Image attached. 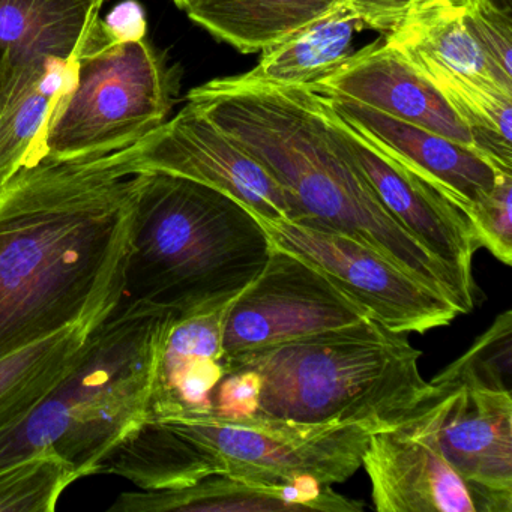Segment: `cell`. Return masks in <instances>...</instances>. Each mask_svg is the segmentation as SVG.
<instances>
[{"instance_id": "cell-1", "label": "cell", "mask_w": 512, "mask_h": 512, "mask_svg": "<svg viewBox=\"0 0 512 512\" xmlns=\"http://www.w3.org/2000/svg\"><path fill=\"white\" fill-rule=\"evenodd\" d=\"M133 232L134 176L110 155L11 176L0 187V358L112 313Z\"/></svg>"}, {"instance_id": "cell-2", "label": "cell", "mask_w": 512, "mask_h": 512, "mask_svg": "<svg viewBox=\"0 0 512 512\" xmlns=\"http://www.w3.org/2000/svg\"><path fill=\"white\" fill-rule=\"evenodd\" d=\"M188 103L274 178L293 223L350 236L442 293L458 313L472 311L475 296L380 205L307 86L223 77L194 88Z\"/></svg>"}, {"instance_id": "cell-3", "label": "cell", "mask_w": 512, "mask_h": 512, "mask_svg": "<svg viewBox=\"0 0 512 512\" xmlns=\"http://www.w3.org/2000/svg\"><path fill=\"white\" fill-rule=\"evenodd\" d=\"M134 176V232L122 305L182 314L235 298L262 271L271 241L224 191L164 172Z\"/></svg>"}, {"instance_id": "cell-4", "label": "cell", "mask_w": 512, "mask_h": 512, "mask_svg": "<svg viewBox=\"0 0 512 512\" xmlns=\"http://www.w3.org/2000/svg\"><path fill=\"white\" fill-rule=\"evenodd\" d=\"M421 352L376 319L304 340L226 358L227 370L262 379L259 418L305 424L406 421L436 386L422 377ZM254 416V418H256Z\"/></svg>"}, {"instance_id": "cell-5", "label": "cell", "mask_w": 512, "mask_h": 512, "mask_svg": "<svg viewBox=\"0 0 512 512\" xmlns=\"http://www.w3.org/2000/svg\"><path fill=\"white\" fill-rule=\"evenodd\" d=\"M175 313L118 304L74 370L22 421L0 433V473L55 454L80 478L145 419L155 356Z\"/></svg>"}, {"instance_id": "cell-6", "label": "cell", "mask_w": 512, "mask_h": 512, "mask_svg": "<svg viewBox=\"0 0 512 512\" xmlns=\"http://www.w3.org/2000/svg\"><path fill=\"white\" fill-rule=\"evenodd\" d=\"M175 74L148 40L113 44L100 17L77 53L73 89L55 110L43 160L104 157L139 142L167 121Z\"/></svg>"}, {"instance_id": "cell-7", "label": "cell", "mask_w": 512, "mask_h": 512, "mask_svg": "<svg viewBox=\"0 0 512 512\" xmlns=\"http://www.w3.org/2000/svg\"><path fill=\"white\" fill-rule=\"evenodd\" d=\"M163 421L212 452L223 464L224 473L263 484H290L301 478L341 484L362 467L371 434L397 425L382 419L305 424L259 416L224 419L212 415Z\"/></svg>"}, {"instance_id": "cell-8", "label": "cell", "mask_w": 512, "mask_h": 512, "mask_svg": "<svg viewBox=\"0 0 512 512\" xmlns=\"http://www.w3.org/2000/svg\"><path fill=\"white\" fill-rule=\"evenodd\" d=\"M368 319L373 316L316 266L272 244L262 271L227 308L224 355L269 349Z\"/></svg>"}, {"instance_id": "cell-9", "label": "cell", "mask_w": 512, "mask_h": 512, "mask_svg": "<svg viewBox=\"0 0 512 512\" xmlns=\"http://www.w3.org/2000/svg\"><path fill=\"white\" fill-rule=\"evenodd\" d=\"M254 217L272 244L316 266L395 334H425L449 325L460 314L442 293L350 236L293 221Z\"/></svg>"}, {"instance_id": "cell-10", "label": "cell", "mask_w": 512, "mask_h": 512, "mask_svg": "<svg viewBox=\"0 0 512 512\" xmlns=\"http://www.w3.org/2000/svg\"><path fill=\"white\" fill-rule=\"evenodd\" d=\"M109 155L121 175L184 176L224 191L259 217L292 221L289 200L274 178L190 103L139 142Z\"/></svg>"}, {"instance_id": "cell-11", "label": "cell", "mask_w": 512, "mask_h": 512, "mask_svg": "<svg viewBox=\"0 0 512 512\" xmlns=\"http://www.w3.org/2000/svg\"><path fill=\"white\" fill-rule=\"evenodd\" d=\"M317 98L380 205L475 296L472 262L479 244L469 217L436 185L350 127L320 95Z\"/></svg>"}, {"instance_id": "cell-12", "label": "cell", "mask_w": 512, "mask_h": 512, "mask_svg": "<svg viewBox=\"0 0 512 512\" xmlns=\"http://www.w3.org/2000/svg\"><path fill=\"white\" fill-rule=\"evenodd\" d=\"M419 412L371 434L362 467L370 478L374 508L379 512H512V499L461 478L422 427Z\"/></svg>"}, {"instance_id": "cell-13", "label": "cell", "mask_w": 512, "mask_h": 512, "mask_svg": "<svg viewBox=\"0 0 512 512\" xmlns=\"http://www.w3.org/2000/svg\"><path fill=\"white\" fill-rule=\"evenodd\" d=\"M431 383L422 427L461 478L512 499V392L440 376Z\"/></svg>"}, {"instance_id": "cell-14", "label": "cell", "mask_w": 512, "mask_h": 512, "mask_svg": "<svg viewBox=\"0 0 512 512\" xmlns=\"http://www.w3.org/2000/svg\"><path fill=\"white\" fill-rule=\"evenodd\" d=\"M307 88L326 97L358 101L392 118L476 149L469 128L439 89L386 41H374L353 52L328 76Z\"/></svg>"}, {"instance_id": "cell-15", "label": "cell", "mask_w": 512, "mask_h": 512, "mask_svg": "<svg viewBox=\"0 0 512 512\" xmlns=\"http://www.w3.org/2000/svg\"><path fill=\"white\" fill-rule=\"evenodd\" d=\"M233 298L172 314L155 356L145 419L209 415L227 373L223 328Z\"/></svg>"}, {"instance_id": "cell-16", "label": "cell", "mask_w": 512, "mask_h": 512, "mask_svg": "<svg viewBox=\"0 0 512 512\" xmlns=\"http://www.w3.org/2000/svg\"><path fill=\"white\" fill-rule=\"evenodd\" d=\"M320 97L350 127L436 185L467 217L473 206L493 190L499 173L508 172L478 149L392 118L358 101Z\"/></svg>"}, {"instance_id": "cell-17", "label": "cell", "mask_w": 512, "mask_h": 512, "mask_svg": "<svg viewBox=\"0 0 512 512\" xmlns=\"http://www.w3.org/2000/svg\"><path fill=\"white\" fill-rule=\"evenodd\" d=\"M352 502L313 478L290 484H263L230 473H212L173 490L127 491L110 506L112 512H358Z\"/></svg>"}, {"instance_id": "cell-18", "label": "cell", "mask_w": 512, "mask_h": 512, "mask_svg": "<svg viewBox=\"0 0 512 512\" xmlns=\"http://www.w3.org/2000/svg\"><path fill=\"white\" fill-rule=\"evenodd\" d=\"M76 77L77 56H44L0 71V187L43 161L50 122Z\"/></svg>"}, {"instance_id": "cell-19", "label": "cell", "mask_w": 512, "mask_h": 512, "mask_svg": "<svg viewBox=\"0 0 512 512\" xmlns=\"http://www.w3.org/2000/svg\"><path fill=\"white\" fill-rule=\"evenodd\" d=\"M98 473L122 476L145 491L187 487L223 464L208 449L167 421L143 419L98 464Z\"/></svg>"}, {"instance_id": "cell-20", "label": "cell", "mask_w": 512, "mask_h": 512, "mask_svg": "<svg viewBox=\"0 0 512 512\" xmlns=\"http://www.w3.org/2000/svg\"><path fill=\"white\" fill-rule=\"evenodd\" d=\"M103 0H0V71L44 56L74 58Z\"/></svg>"}, {"instance_id": "cell-21", "label": "cell", "mask_w": 512, "mask_h": 512, "mask_svg": "<svg viewBox=\"0 0 512 512\" xmlns=\"http://www.w3.org/2000/svg\"><path fill=\"white\" fill-rule=\"evenodd\" d=\"M110 314L77 323L0 358V433L22 421L74 370L95 329Z\"/></svg>"}, {"instance_id": "cell-22", "label": "cell", "mask_w": 512, "mask_h": 512, "mask_svg": "<svg viewBox=\"0 0 512 512\" xmlns=\"http://www.w3.org/2000/svg\"><path fill=\"white\" fill-rule=\"evenodd\" d=\"M361 20L343 4L263 50L259 64L242 74L275 86H311L328 76L353 53Z\"/></svg>"}, {"instance_id": "cell-23", "label": "cell", "mask_w": 512, "mask_h": 512, "mask_svg": "<svg viewBox=\"0 0 512 512\" xmlns=\"http://www.w3.org/2000/svg\"><path fill=\"white\" fill-rule=\"evenodd\" d=\"M341 0H190V20L239 52H263Z\"/></svg>"}, {"instance_id": "cell-24", "label": "cell", "mask_w": 512, "mask_h": 512, "mask_svg": "<svg viewBox=\"0 0 512 512\" xmlns=\"http://www.w3.org/2000/svg\"><path fill=\"white\" fill-rule=\"evenodd\" d=\"M385 41L404 55L419 56L451 73L512 92V83L500 76L467 31L463 7L449 0L413 11L386 34Z\"/></svg>"}, {"instance_id": "cell-25", "label": "cell", "mask_w": 512, "mask_h": 512, "mask_svg": "<svg viewBox=\"0 0 512 512\" xmlns=\"http://www.w3.org/2000/svg\"><path fill=\"white\" fill-rule=\"evenodd\" d=\"M404 56L439 89L469 128L476 149L512 172V92L451 73L419 56Z\"/></svg>"}, {"instance_id": "cell-26", "label": "cell", "mask_w": 512, "mask_h": 512, "mask_svg": "<svg viewBox=\"0 0 512 512\" xmlns=\"http://www.w3.org/2000/svg\"><path fill=\"white\" fill-rule=\"evenodd\" d=\"M79 476L55 454H41L0 473V512H52Z\"/></svg>"}, {"instance_id": "cell-27", "label": "cell", "mask_w": 512, "mask_h": 512, "mask_svg": "<svg viewBox=\"0 0 512 512\" xmlns=\"http://www.w3.org/2000/svg\"><path fill=\"white\" fill-rule=\"evenodd\" d=\"M439 376L443 379L472 380L490 388L511 391V311L500 314L485 334Z\"/></svg>"}, {"instance_id": "cell-28", "label": "cell", "mask_w": 512, "mask_h": 512, "mask_svg": "<svg viewBox=\"0 0 512 512\" xmlns=\"http://www.w3.org/2000/svg\"><path fill=\"white\" fill-rule=\"evenodd\" d=\"M479 247L512 265V172H500L487 197L469 214Z\"/></svg>"}, {"instance_id": "cell-29", "label": "cell", "mask_w": 512, "mask_h": 512, "mask_svg": "<svg viewBox=\"0 0 512 512\" xmlns=\"http://www.w3.org/2000/svg\"><path fill=\"white\" fill-rule=\"evenodd\" d=\"M463 22L485 58L512 83V19L509 8H500L493 0H476L463 7Z\"/></svg>"}, {"instance_id": "cell-30", "label": "cell", "mask_w": 512, "mask_h": 512, "mask_svg": "<svg viewBox=\"0 0 512 512\" xmlns=\"http://www.w3.org/2000/svg\"><path fill=\"white\" fill-rule=\"evenodd\" d=\"M262 379L250 368L227 370L214 392L209 415L224 419L254 418L259 410Z\"/></svg>"}, {"instance_id": "cell-31", "label": "cell", "mask_w": 512, "mask_h": 512, "mask_svg": "<svg viewBox=\"0 0 512 512\" xmlns=\"http://www.w3.org/2000/svg\"><path fill=\"white\" fill-rule=\"evenodd\" d=\"M100 28L109 43L124 44L145 40L148 35L145 8L139 0H122L104 19L100 17Z\"/></svg>"}, {"instance_id": "cell-32", "label": "cell", "mask_w": 512, "mask_h": 512, "mask_svg": "<svg viewBox=\"0 0 512 512\" xmlns=\"http://www.w3.org/2000/svg\"><path fill=\"white\" fill-rule=\"evenodd\" d=\"M362 26L374 31H394L415 11V0H341Z\"/></svg>"}, {"instance_id": "cell-33", "label": "cell", "mask_w": 512, "mask_h": 512, "mask_svg": "<svg viewBox=\"0 0 512 512\" xmlns=\"http://www.w3.org/2000/svg\"><path fill=\"white\" fill-rule=\"evenodd\" d=\"M436 2H440V0H415L416 8L427 7V5L436 4Z\"/></svg>"}, {"instance_id": "cell-34", "label": "cell", "mask_w": 512, "mask_h": 512, "mask_svg": "<svg viewBox=\"0 0 512 512\" xmlns=\"http://www.w3.org/2000/svg\"><path fill=\"white\" fill-rule=\"evenodd\" d=\"M452 4L461 5V7H469V5L475 4L476 0H449Z\"/></svg>"}, {"instance_id": "cell-35", "label": "cell", "mask_w": 512, "mask_h": 512, "mask_svg": "<svg viewBox=\"0 0 512 512\" xmlns=\"http://www.w3.org/2000/svg\"><path fill=\"white\" fill-rule=\"evenodd\" d=\"M175 2L176 7L181 8V10H184L185 7H187L188 2L190 0H173Z\"/></svg>"}, {"instance_id": "cell-36", "label": "cell", "mask_w": 512, "mask_h": 512, "mask_svg": "<svg viewBox=\"0 0 512 512\" xmlns=\"http://www.w3.org/2000/svg\"><path fill=\"white\" fill-rule=\"evenodd\" d=\"M103 2H104V0H103Z\"/></svg>"}]
</instances>
